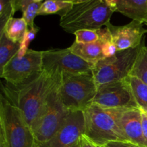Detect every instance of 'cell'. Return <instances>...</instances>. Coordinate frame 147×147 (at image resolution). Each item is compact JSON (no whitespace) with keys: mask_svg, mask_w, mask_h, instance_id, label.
<instances>
[{"mask_svg":"<svg viewBox=\"0 0 147 147\" xmlns=\"http://www.w3.org/2000/svg\"><path fill=\"white\" fill-rule=\"evenodd\" d=\"M61 76H53L43 70L41 74L26 84L1 86L4 97L23 113L30 126L42 111L47 98L59 86ZM2 94V95H3Z\"/></svg>","mask_w":147,"mask_h":147,"instance_id":"obj_1","label":"cell"},{"mask_svg":"<svg viewBox=\"0 0 147 147\" xmlns=\"http://www.w3.org/2000/svg\"><path fill=\"white\" fill-rule=\"evenodd\" d=\"M127 109H109L96 103L83 111L85 134L98 146L113 141H126L121 128V117Z\"/></svg>","mask_w":147,"mask_h":147,"instance_id":"obj_2","label":"cell"},{"mask_svg":"<svg viewBox=\"0 0 147 147\" xmlns=\"http://www.w3.org/2000/svg\"><path fill=\"white\" fill-rule=\"evenodd\" d=\"M116 12V0H89L74 4L60 17V25L68 33L80 30H98L110 22Z\"/></svg>","mask_w":147,"mask_h":147,"instance_id":"obj_3","label":"cell"},{"mask_svg":"<svg viewBox=\"0 0 147 147\" xmlns=\"http://www.w3.org/2000/svg\"><path fill=\"white\" fill-rule=\"evenodd\" d=\"M31 126L20 109L0 96V147H32Z\"/></svg>","mask_w":147,"mask_h":147,"instance_id":"obj_4","label":"cell"},{"mask_svg":"<svg viewBox=\"0 0 147 147\" xmlns=\"http://www.w3.org/2000/svg\"><path fill=\"white\" fill-rule=\"evenodd\" d=\"M58 91L62 103L69 111H83L93 103L97 93L92 70L62 74Z\"/></svg>","mask_w":147,"mask_h":147,"instance_id":"obj_5","label":"cell"},{"mask_svg":"<svg viewBox=\"0 0 147 147\" xmlns=\"http://www.w3.org/2000/svg\"><path fill=\"white\" fill-rule=\"evenodd\" d=\"M141 45L136 48L118 51L112 57L103 59L93 65L91 70L97 88L127 78L130 76Z\"/></svg>","mask_w":147,"mask_h":147,"instance_id":"obj_6","label":"cell"},{"mask_svg":"<svg viewBox=\"0 0 147 147\" xmlns=\"http://www.w3.org/2000/svg\"><path fill=\"white\" fill-rule=\"evenodd\" d=\"M58 88L59 86L49 96L40 115L31 126L37 144L50 140L70 112L60 100Z\"/></svg>","mask_w":147,"mask_h":147,"instance_id":"obj_7","label":"cell"},{"mask_svg":"<svg viewBox=\"0 0 147 147\" xmlns=\"http://www.w3.org/2000/svg\"><path fill=\"white\" fill-rule=\"evenodd\" d=\"M42 55L43 51L31 49L22 57L16 55L0 70L1 78L13 86L29 83L42 73Z\"/></svg>","mask_w":147,"mask_h":147,"instance_id":"obj_8","label":"cell"},{"mask_svg":"<svg viewBox=\"0 0 147 147\" xmlns=\"http://www.w3.org/2000/svg\"><path fill=\"white\" fill-rule=\"evenodd\" d=\"M93 64L85 61L68 48L43 51L42 68L53 76L63 73H81L91 71Z\"/></svg>","mask_w":147,"mask_h":147,"instance_id":"obj_9","label":"cell"},{"mask_svg":"<svg viewBox=\"0 0 147 147\" xmlns=\"http://www.w3.org/2000/svg\"><path fill=\"white\" fill-rule=\"evenodd\" d=\"M128 78L98 86L93 103L109 109H139Z\"/></svg>","mask_w":147,"mask_h":147,"instance_id":"obj_10","label":"cell"},{"mask_svg":"<svg viewBox=\"0 0 147 147\" xmlns=\"http://www.w3.org/2000/svg\"><path fill=\"white\" fill-rule=\"evenodd\" d=\"M85 134V119L83 111H70L57 131L39 147H72L77 144Z\"/></svg>","mask_w":147,"mask_h":147,"instance_id":"obj_11","label":"cell"},{"mask_svg":"<svg viewBox=\"0 0 147 147\" xmlns=\"http://www.w3.org/2000/svg\"><path fill=\"white\" fill-rule=\"evenodd\" d=\"M106 27L110 31L118 51L139 47L143 42L144 35L147 32L143 24L135 20L122 26L113 25L109 22Z\"/></svg>","mask_w":147,"mask_h":147,"instance_id":"obj_12","label":"cell"},{"mask_svg":"<svg viewBox=\"0 0 147 147\" xmlns=\"http://www.w3.org/2000/svg\"><path fill=\"white\" fill-rule=\"evenodd\" d=\"M121 128L126 141L147 147V142L142 130V111L140 109H126L122 115Z\"/></svg>","mask_w":147,"mask_h":147,"instance_id":"obj_13","label":"cell"},{"mask_svg":"<svg viewBox=\"0 0 147 147\" xmlns=\"http://www.w3.org/2000/svg\"><path fill=\"white\" fill-rule=\"evenodd\" d=\"M116 11L142 24L147 23V0H116Z\"/></svg>","mask_w":147,"mask_h":147,"instance_id":"obj_14","label":"cell"},{"mask_svg":"<svg viewBox=\"0 0 147 147\" xmlns=\"http://www.w3.org/2000/svg\"><path fill=\"white\" fill-rule=\"evenodd\" d=\"M103 44V42L101 40L86 44L74 42L69 49L85 61L94 65L100 60L105 59L102 51Z\"/></svg>","mask_w":147,"mask_h":147,"instance_id":"obj_15","label":"cell"},{"mask_svg":"<svg viewBox=\"0 0 147 147\" xmlns=\"http://www.w3.org/2000/svg\"><path fill=\"white\" fill-rule=\"evenodd\" d=\"M28 25L25 20L22 18L11 17L6 22L4 29L0 33H4L9 40L14 42H21L26 32L28 30Z\"/></svg>","mask_w":147,"mask_h":147,"instance_id":"obj_16","label":"cell"},{"mask_svg":"<svg viewBox=\"0 0 147 147\" xmlns=\"http://www.w3.org/2000/svg\"><path fill=\"white\" fill-rule=\"evenodd\" d=\"M72 0H45L38 11V15L59 14L60 17L67 14L73 7Z\"/></svg>","mask_w":147,"mask_h":147,"instance_id":"obj_17","label":"cell"},{"mask_svg":"<svg viewBox=\"0 0 147 147\" xmlns=\"http://www.w3.org/2000/svg\"><path fill=\"white\" fill-rule=\"evenodd\" d=\"M42 2H36L33 0H16V11L22 12V18L27 22L29 28L35 26L34 18L38 15V11Z\"/></svg>","mask_w":147,"mask_h":147,"instance_id":"obj_18","label":"cell"},{"mask_svg":"<svg viewBox=\"0 0 147 147\" xmlns=\"http://www.w3.org/2000/svg\"><path fill=\"white\" fill-rule=\"evenodd\" d=\"M20 47V42H14L4 33H0V70L17 54Z\"/></svg>","mask_w":147,"mask_h":147,"instance_id":"obj_19","label":"cell"},{"mask_svg":"<svg viewBox=\"0 0 147 147\" xmlns=\"http://www.w3.org/2000/svg\"><path fill=\"white\" fill-rule=\"evenodd\" d=\"M128 78L138 107L147 113V85L135 76H129Z\"/></svg>","mask_w":147,"mask_h":147,"instance_id":"obj_20","label":"cell"},{"mask_svg":"<svg viewBox=\"0 0 147 147\" xmlns=\"http://www.w3.org/2000/svg\"><path fill=\"white\" fill-rule=\"evenodd\" d=\"M130 76H135L147 85V47L143 40Z\"/></svg>","mask_w":147,"mask_h":147,"instance_id":"obj_21","label":"cell"},{"mask_svg":"<svg viewBox=\"0 0 147 147\" xmlns=\"http://www.w3.org/2000/svg\"><path fill=\"white\" fill-rule=\"evenodd\" d=\"M16 0H0V32L4 29L9 19L16 12Z\"/></svg>","mask_w":147,"mask_h":147,"instance_id":"obj_22","label":"cell"},{"mask_svg":"<svg viewBox=\"0 0 147 147\" xmlns=\"http://www.w3.org/2000/svg\"><path fill=\"white\" fill-rule=\"evenodd\" d=\"M39 31H40V28L36 25L34 27H31V28H28L25 34H24V38L20 42V49H19V51L17 54V55L19 57H22L25 55L26 53L29 50V45L31 43V42L35 38L36 35Z\"/></svg>","mask_w":147,"mask_h":147,"instance_id":"obj_23","label":"cell"},{"mask_svg":"<svg viewBox=\"0 0 147 147\" xmlns=\"http://www.w3.org/2000/svg\"><path fill=\"white\" fill-rule=\"evenodd\" d=\"M76 42L91 43L99 40V35L97 30H80L75 32Z\"/></svg>","mask_w":147,"mask_h":147,"instance_id":"obj_24","label":"cell"},{"mask_svg":"<svg viewBox=\"0 0 147 147\" xmlns=\"http://www.w3.org/2000/svg\"><path fill=\"white\" fill-rule=\"evenodd\" d=\"M102 51H103L104 58H108V57H111L116 55L118 52V50L116 48V46L113 43V40H110V41L103 42Z\"/></svg>","mask_w":147,"mask_h":147,"instance_id":"obj_25","label":"cell"},{"mask_svg":"<svg viewBox=\"0 0 147 147\" xmlns=\"http://www.w3.org/2000/svg\"><path fill=\"white\" fill-rule=\"evenodd\" d=\"M105 147H144L128 141H113L106 143Z\"/></svg>","mask_w":147,"mask_h":147,"instance_id":"obj_26","label":"cell"},{"mask_svg":"<svg viewBox=\"0 0 147 147\" xmlns=\"http://www.w3.org/2000/svg\"><path fill=\"white\" fill-rule=\"evenodd\" d=\"M79 144L80 147H98V145L86 134L82 135L79 141Z\"/></svg>","mask_w":147,"mask_h":147,"instance_id":"obj_27","label":"cell"},{"mask_svg":"<svg viewBox=\"0 0 147 147\" xmlns=\"http://www.w3.org/2000/svg\"><path fill=\"white\" fill-rule=\"evenodd\" d=\"M142 123L144 136L147 142V113L143 111H142Z\"/></svg>","mask_w":147,"mask_h":147,"instance_id":"obj_28","label":"cell"},{"mask_svg":"<svg viewBox=\"0 0 147 147\" xmlns=\"http://www.w3.org/2000/svg\"><path fill=\"white\" fill-rule=\"evenodd\" d=\"M89 1V0H72L73 4H80V3L85 2V1Z\"/></svg>","mask_w":147,"mask_h":147,"instance_id":"obj_29","label":"cell"},{"mask_svg":"<svg viewBox=\"0 0 147 147\" xmlns=\"http://www.w3.org/2000/svg\"><path fill=\"white\" fill-rule=\"evenodd\" d=\"M33 1H36V2H42V1H45V0H33Z\"/></svg>","mask_w":147,"mask_h":147,"instance_id":"obj_30","label":"cell"},{"mask_svg":"<svg viewBox=\"0 0 147 147\" xmlns=\"http://www.w3.org/2000/svg\"><path fill=\"white\" fill-rule=\"evenodd\" d=\"M32 147H39V146H38V144H37L36 143V142H34V145H33Z\"/></svg>","mask_w":147,"mask_h":147,"instance_id":"obj_31","label":"cell"},{"mask_svg":"<svg viewBox=\"0 0 147 147\" xmlns=\"http://www.w3.org/2000/svg\"><path fill=\"white\" fill-rule=\"evenodd\" d=\"M72 147H80V144H79V142H78V143L77 144H76V145H75V146H72Z\"/></svg>","mask_w":147,"mask_h":147,"instance_id":"obj_32","label":"cell"},{"mask_svg":"<svg viewBox=\"0 0 147 147\" xmlns=\"http://www.w3.org/2000/svg\"><path fill=\"white\" fill-rule=\"evenodd\" d=\"M98 147H105V146H98Z\"/></svg>","mask_w":147,"mask_h":147,"instance_id":"obj_33","label":"cell"},{"mask_svg":"<svg viewBox=\"0 0 147 147\" xmlns=\"http://www.w3.org/2000/svg\"><path fill=\"white\" fill-rule=\"evenodd\" d=\"M146 26H147V23H146Z\"/></svg>","mask_w":147,"mask_h":147,"instance_id":"obj_34","label":"cell"}]
</instances>
